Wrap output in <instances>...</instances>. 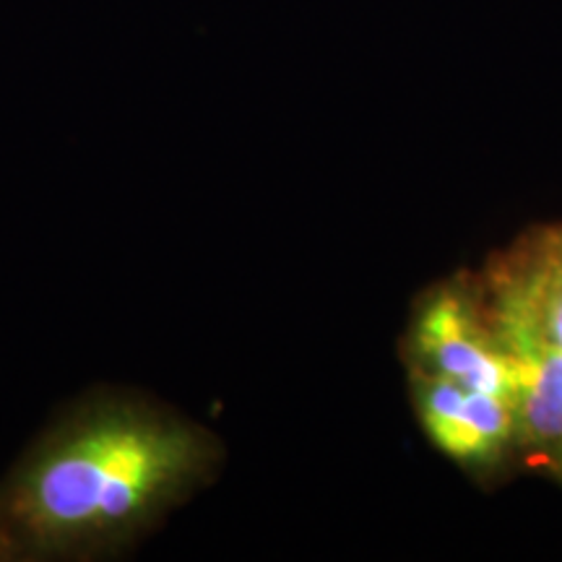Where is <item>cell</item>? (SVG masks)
Returning <instances> with one entry per match:
<instances>
[{"instance_id":"cell-1","label":"cell","mask_w":562,"mask_h":562,"mask_svg":"<svg viewBox=\"0 0 562 562\" xmlns=\"http://www.w3.org/2000/svg\"><path fill=\"white\" fill-rule=\"evenodd\" d=\"M224 442L151 393L97 385L47 422L0 480L19 562L123 560L220 480Z\"/></svg>"},{"instance_id":"cell-2","label":"cell","mask_w":562,"mask_h":562,"mask_svg":"<svg viewBox=\"0 0 562 562\" xmlns=\"http://www.w3.org/2000/svg\"><path fill=\"white\" fill-rule=\"evenodd\" d=\"M497 336L518 383L521 472L562 484V349Z\"/></svg>"},{"instance_id":"cell-3","label":"cell","mask_w":562,"mask_h":562,"mask_svg":"<svg viewBox=\"0 0 562 562\" xmlns=\"http://www.w3.org/2000/svg\"><path fill=\"white\" fill-rule=\"evenodd\" d=\"M474 271L492 305L562 311V222L533 224Z\"/></svg>"},{"instance_id":"cell-4","label":"cell","mask_w":562,"mask_h":562,"mask_svg":"<svg viewBox=\"0 0 562 562\" xmlns=\"http://www.w3.org/2000/svg\"><path fill=\"white\" fill-rule=\"evenodd\" d=\"M0 562H19L16 550H13V542L9 533H5L3 524H0Z\"/></svg>"}]
</instances>
